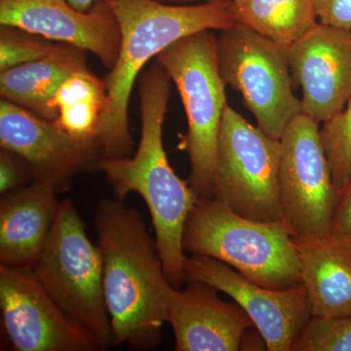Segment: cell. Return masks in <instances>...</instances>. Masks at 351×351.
<instances>
[{
    "label": "cell",
    "instance_id": "6da1fadb",
    "mask_svg": "<svg viewBox=\"0 0 351 351\" xmlns=\"http://www.w3.org/2000/svg\"><path fill=\"white\" fill-rule=\"evenodd\" d=\"M95 226L104 263V293L112 346L152 350L160 345L176 288L137 210L123 201L99 203Z\"/></svg>",
    "mask_w": 351,
    "mask_h": 351
},
{
    "label": "cell",
    "instance_id": "7a4b0ae2",
    "mask_svg": "<svg viewBox=\"0 0 351 351\" xmlns=\"http://www.w3.org/2000/svg\"><path fill=\"white\" fill-rule=\"evenodd\" d=\"M171 78L158 63L145 71L138 83L142 132L133 157L101 159L115 198L124 201L136 193L145 201L156 232L157 250L166 276L176 289L184 283L182 233L198 199L171 167L163 145V124L171 96Z\"/></svg>",
    "mask_w": 351,
    "mask_h": 351
},
{
    "label": "cell",
    "instance_id": "3957f363",
    "mask_svg": "<svg viewBox=\"0 0 351 351\" xmlns=\"http://www.w3.org/2000/svg\"><path fill=\"white\" fill-rule=\"evenodd\" d=\"M119 23V57L106 77L107 119L99 133L101 159L130 156L128 107L134 83L149 60L179 39L201 31L223 32L237 24L232 0L171 5L160 0H105Z\"/></svg>",
    "mask_w": 351,
    "mask_h": 351
},
{
    "label": "cell",
    "instance_id": "277c9868",
    "mask_svg": "<svg viewBox=\"0 0 351 351\" xmlns=\"http://www.w3.org/2000/svg\"><path fill=\"white\" fill-rule=\"evenodd\" d=\"M182 247L225 263L263 287L287 290L302 284L299 251L285 223L244 218L215 199L196 202Z\"/></svg>",
    "mask_w": 351,
    "mask_h": 351
},
{
    "label": "cell",
    "instance_id": "5b68a950",
    "mask_svg": "<svg viewBox=\"0 0 351 351\" xmlns=\"http://www.w3.org/2000/svg\"><path fill=\"white\" fill-rule=\"evenodd\" d=\"M175 83L188 119L182 145L189 157V184L198 200L214 198L219 132L226 103L217 38L201 31L179 39L157 55Z\"/></svg>",
    "mask_w": 351,
    "mask_h": 351
},
{
    "label": "cell",
    "instance_id": "8992f818",
    "mask_svg": "<svg viewBox=\"0 0 351 351\" xmlns=\"http://www.w3.org/2000/svg\"><path fill=\"white\" fill-rule=\"evenodd\" d=\"M32 270L58 306L93 335L101 350L112 346L103 255L100 246L88 239L84 221L71 198L60 203L56 221Z\"/></svg>",
    "mask_w": 351,
    "mask_h": 351
},
{
    "label": "cell",
    "instance_id": "52a82bcc",
    "mask_svg": "<svg viewBox=\"0 0 351 351\" xmlns=\"http://www.w3.org/2000/svg\"><path fill=\"white\" fill-rule=\"evenodd\" d=\"M280 160V138L270 137L226 106L219 132L213 199L244 218L283 223Z\"/></svg>",
    "mask_w": 351,
    "mask_h": 351
},
{
    "label": "cell",
    "instance_id": "ba28073f",
    "mask_svg": "<svg viewBox=\"0 0 351 351\" xmlns=\"http://www.w3.org/2000/svg\"><path fill=\"white\" fill-rule=\"evenodd\" d=\"M217 46L225 84L241 94L265 134L280 138L302 113V100L294 93L288 46L239 24L221 32Z\"/></svg>",
    "mask_w": 351,
    "mask_h": 351
},
{
    "label": "cell",
    "instance_id": "9c48e42d",
    "mask_svg": "<svg viewBox=\"0 0 351 351\" xmlns=\"http://www.w3.org/2000/svg\"><path fill=\"white\" fill-rule=\"evenodd\" d=\"M319 124L301 113L280 138L281 212L283 223L298 240L330 239L339 203Z\"/></svg>",
    "mask_w": 351,
    "mask_h": 351
},
{
    "label": "cell",
    "instance_id": "30bf717a",
    "mask_svg": "<svg viewBox=\"0 0 351 351\" xmlns=\"http://www.w3.org/2000/svg\"><path fill=\"white\" fill-rule=\"evenodd\" d=\"M0 309L14 350H101L93 335L58 306L32 269L0 265Z\"/></svg>",
    "mask_w": 351,
    "mask_h": 351
},
{
    "label": "cell",
    "instance_id": "8fae6325",
    "mask_svg": "<svg viewBox=\"0 0 351 351\" xmlns=\"http://www.w3.org/2000/svg\"><path fill=\"white\" fill-rule=\"evenodd\" d=\"M184 282L200 281L239 304L262 334L269 351H291L313 317L304 286L274 290L249 280L225 263L191 254L184 263Z\"/></svg>",
    "mask_w": 351,
    "mask_h": 351
},
{
    "label": "cell",
    "instance_id": "7c38bea8",
    "mask_svg": "<svg viewBox=\"0 0 351 351\" xmlns=\"http://www.w3.org/2000/svg\"><path fill=\"white\" fill-rule=\"evenodd\" d=\"M0 145L27 161L32 182L49 184L58 193L68 191L75 176L98 169L101 160L97 141L75 140L53 121L3 99L0 101Z\"/></svg>",
    "mask_w": 351,
    "mask_h": 351
},
{
    "label": "cell",
    "instance_id": "4fadbf2b",
    "mask_svg": "<svg viewBox=\"0 0 351 351\" xmlns=\"http://www.w3.org/2000/svg\"><path fill=\"white\" fill-rule=\"evenodd\" d=\"M288 53L302 113L323 123L341 112L351 98V29L318 22Z\"/></svg>",
    "mask_w": 351,
    "mask_h": 351
},
{
    "label": "cell",
    "instance_id": "5bb4252c",
    "mask_svg": "<svg viewBox=\"0 0 351 351\" xmlns=\"http://www.w3.org/2000/svg\"><path fill=\"white\" fill-rule=\"evenodd\" d=\"M0 25L89 51L108 69L119 57V25L105 0L87 12L76 10L68 0H0Z\"/></svg>",
    "mask_w": 351,
    "mask_h": 351
},
{
    "label": "cell",
    "instance_id": "9a60e30c",
    "mask_svg": "<svg viewBox=\"0 0 351 351\" xmlns=\"http://www.w3.org/2000/svg\"><path fill=\"white\" fill-rule=\"evenodd\" d=\"M176 289L168 322L177 351H237L253 321L237 302L219 299L218 290L200 281Z\"/></svg>",
    "mask_w": 351,
    "mask_h": 351
},
{
    "label": "cell",
    "instance_id": "2e32d148",
    "mask_svg": "<svg viewBox=\"0 0 351 351\" xmlns=\"http://www.w3.org/2000/svg\"><path fill=\"white\" fill-rule=\"evenodd\" d=\"M57 195L49 184L32 182L1 195L0 265L34 269L56 221Z\"/></svg>",
    "mask_w": 351,
    "mask_h": 351
},
{
    "label": "cell",
    "instance_id": "e0dca14e",
    "mask_svg": "<svg viewBox=\"0 0 351 351\" xmlns=\"http://www.w3.org/2000/svg\"><path fill=\"white\" fill-rule=\"evenodd\" d=\"M295 240L313 317L351 316V244Z\"/></svg>",
    "mask_w": 351,
    "mask_h": 351
},
{
    "label": "cell",
    "instance_id": "ac0fdd59",
    "mask_svg": "<svg viewBox=\"0 0 351 351\" xmlns=\"http://www.w3.org/2000/svg\"><path fill=\"white\" fill-rule=\"evenodd\" d=\"M85 69L84 50L56 43L47 56L0 71V95L3 100L54 121L56 115L51 103L58 90L73 73Z\"/></svg>",
    "mask_w": 351,
    "mask_h": 351
},
{
    "label": "cell",
    "instance_id": "d6986e66",
    "mask_svg": "<svg viewBox=\"0 0 351 351\" xmlns=\"http://www.w3.org/2000/svg\"><path fill=\"white\" fill-rule=\"evenodd\" d=\"M51 107L60 130L75 140L97 141L110 107L107 83L82 69L59 88Z\"/></svg>",
    "mask_w": 351,
    "mask_h": 351
},
{
    "label": "cell",
    "instance_id": "ffe728a7",
    "mask_svg": "<svg viewBox=\"0 0 351 351\" xmlns=\"http://www.w3.org/2000/svg\"><path fill=\"white\" fill-rule=\"evenodd\" d=\"M237 24L290 46L317 24L313 0H232Z\"/></svg>",
    "mask_w": 351,
    "mask_h": 351
},
{
    "label": "cell",
    "instance_id": "44dd1931",
    "mask_svg": "<svg viewBox=\"0 0 351 351\" xmlns=\"http://www.w3.org/2000/svg\"><path fill=\"white\" fill-rule=\"evenodd\" d=\"M320 138L341 196L351 182V98L341 112L323 122Z\"/></svg>",
    "mask_w": 351,
    "mask_h": 351
},
{
    "label": "cell",
    "instance_id": "7402d4cb",
    "mask_svg": "<svg viewBox=\"0 0 351 351\" xmlns=\"http://www.w3.org/2000/svg\"><path fill=\"white\" fill-rule=\"evenodd\" d=\"M291 351H351V316L311 317Z\"/></svg>",
    "mask_w": 351,
    "mask_h": 351
},
{
    "label": "cell",
    "instance_id": "603a6c76",
    "mask_svg": "<svg viewBox=\"0 0 351 351\" xmlns=\"http://www.w3.org/2000/svg\"><path fill=\"white\" fill-rule=\"evenodd\" d=\"M56 43L12 25L0 27V71L47 56Z\"/></svg>",
    "mask_w": 351,
    "mask_h": 351
},
{
    "label": "cell",
    "instance_id": "cb8c5ba5",
    "mask_svg": "<svg viewBox=\"0 0 351 351\" xmlns=\"http://www.w3.org/2000/svg\"><path fill=\"white\" fill-rule=\"evenodd\" d=\"M34 181L29 164L15 152L1 149L0 152V193H11Z\"/></svg>",
    "mask_w": 351,
    "mask_h": 351
},
{
    "label": "cell",
    "instance_id": "d4e9b609",
    "mask_svg": "<svg viewBox=\"0 0 351 351\" xmlns=\"http://www.w3.org/2000/svg\"><path fill=\"white\" fill-rule=\"evenodd\" d=\"M318 20L341 29H351V0H313Z\"/></svg>",
    "mask_w": 351,
    "mask_h": 351
},
{
    "label": "cell",
    "instance_id": "484cf974",
    "mask_svg": "<svg viewBox=\"0 0 351 351\" xmlns=\"http://www.w3.org/2000/svg\"><path fill=\"white\" fill-rule=\"evenodd\" d=\"M330 239L339 243L351 244V182L339 196Z\"/></svg>",
    "mask_w": 351,
    "mask_h": 351
},
{
    "label": "cell",
    "instance_id": "4316f807",
    "mask_svg": "<svg viewBox=\"0 0 351 351\" xmlns=\"http://www.w3.org/2000/svg\"><path fill=\"white\" fill-rule=\"evenodd\" d=\"M100 0H68L71 6L75 7L76 10L82 12H87Z\"/></svg>",
    "mask_w": 351,
    "mask_h": 351
},
{
    "label": "cell",
    "instance_id": "83f0119b",
    "mask_svg": "<svg viewBox=\"0 0 351 351\" xmlns=\"http://www.w3.org/2000/svg\"><path fill=\"white\" fill-rule=\"evenodd\" d=\"M160 1L165 2V3H168V2H191L195 1V0H160ZM207 1H215V0H207Z\"/></svg>",
    "mask_w": 351,
    "mask_h": 351
}]
</instances>
